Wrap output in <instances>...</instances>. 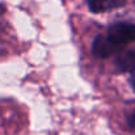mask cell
I'll list each match as a JSON object with an SVG mask.
<instances>
[{
	"instance_id": "cell-1",
	"label": "cell",
	"mask_w": 135,
	"mask_h": 135,
	"mask_svg": "<svg viewBox=\"0 0 135 135\" xmlns=\"http://www.w3.org/2000/svg\"><path fill=\"white\" fill-rule=\"evenodd\" d=\"M114 45L123 47L125 45L135 41V24L131 22H117L109 26L105 34Z\"/></svg>"
},
{
	"instance_id": "cell-2",
	"label": "cell",
	"mask_w": 135,
	"mask_h": 135,
	"mask_svg": "<svg viewBox=\"0 0 135 135\" xmlns=\"http://www.w3.org/2000/svg\"><path fill=\"white\" fill-rule=\"evenodd\" d=\"M121 50H122L121 47L114 45L105 34L97 36L92 44V54L100 59H105V58H109L112 55H115Z\"/></svg>"
},
{
	"instance_id": "cell-3",
	"label": "cell",
	"mask_w": 135,
	"mask_h": 135,
	"mask_svg": "<svg viewBox=\"0 0 135 135\" xmlns=\"http://www.w3.org/2000/svg\"><path fill=\"white\" fill-rule=\"evenodd\" d=\"M88 8L93 13H102L112 9L121 8L126 4V0H88Z\"/></svg>"
},
{
	"instance_id": "cell-4",
	"label": "cell",
	"mask_w": 135,
	"mask_h": 135,
	"mask_svg": "<svg viewBox=\"0 0 135 135\" xmlns=\"http://www.w3.org/2000/svg\"><path fill=\"white\" fill-rule=\"evenodd\" d=\"M115 67L121 72H133L135 71V49L122 52L115 58Z\"/></svg>"
},
{
	"instance_id": "cell-5",
	"label": "cell",
	"mask_w": 135,
	"mask_h": 135,
	"mask_svg": "<svg viewBox=\"0 0 135 135\" xmlns=\"http://www.w3.org/2000/svg\"><path fill=\"white\" fill-rule=\"evenodd\" d=\"M130 84H131L133 89L135 90V71L130 72Z\"/></svg>"
},
{
	"instance_id": "cell-6",
	"label": "cell",
	"mask_w": 135,
	"mask_h": 135,
	"mask_svg": "<svg viewBox=\"0 0 135 135\" xmlns=\"http://www.w3.org/2000/svg\"><path fill=\"white\" fill-rule=\"evenodd\" d=\"M133 118H134V122H135V113H134V115H133Z\"/></svg>"
},
{
	"instance_id": "cell-7",
	"label": "cell",
	"mask_w": 135,
	"mask_h": 135,
	"mask_svg": "<svg viewBox=\"0 0 135 135\" xmlns=\"http://www.w3.org/2000/svg\"><path fill=\"white\" fill-rule=\"evenodd\" d=\"M134 1H135V0H134Z\"/></svg>"
}]
</instances>
